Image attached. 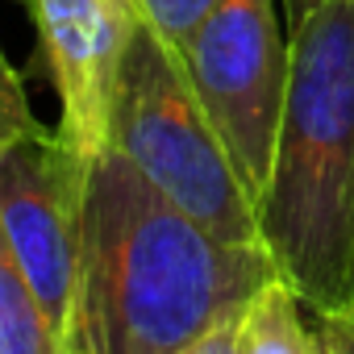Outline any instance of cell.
<instances>
[{
  "label": "cell",
  "mask_w": 354,
  "mask_h": 354,
  "mask_svg": "<svg viewBox=\"0 0 354 354\" xmlns=\"http://www.w3.org/2000/svg\"><path fill=\"white\" fill-rule=\"evenodd\" d=\"M304 313L283 275L267 279L242 313V354H325Z\"/></svg>",
  "instance_id": "7"
},
{
  "label": "cell",
  "mask_w": 354,
  "mask_h": 354,
  "mask_svg": "<svg viewBox=\"0 0 354 354\" xmlns=\"http://www.w3.org/2000/svg\"><path fill=\"white\" fill-rule=\"evenodd\" d=\"M0 354H63V342L42 313L0 221Z\"/></svg>",
  "instance_id": "8"
},
{
  "label": "cell",
  "mask_w": 354,
  "mask_h": 354,
  "mask_svg": "<svg viewBox=\"0 0 354 354\" xmlns=\"http://www.w3.org/2000/svg\"><path fill=\"white\" fill-rule=\"evenodd\" d=\"M88 158L59 133L34 125L0 150V221L9 246L50 317L63 354L80 292V225L88 192Z\"/></svg>",
  "instance_id": "5"
},
{
  "label": "cell",
  "mask_w": 354,
  "mask_h": 354,
  "mask_svg": "<svg viewBox=\"0 0 354 354\" xmlns=\"http://www.w3.org/2000/svg\"><path fill=\"white\" fill-rule=\"evenodd\" d=\"M180 354H242V317L225 321L217 329H209L205 337H196L192 346H184Z\"/></svg>",
  "instance_id": "12"
},
{
  "label": "cell",
  "mask_w": 354,
  "mask_h": 354,
  "mask_svg": "<svg viewBox=\"0 0 354 354\" xmlns=\"http://www.w3.org/2000/svg\"><path fill=\"white\" fill-rule=\"evenodd\" d=\"M109 146L192 221L225 242H263L259 209L234 167L225 138L205 113L180 55L142 17L125 50Z\"/></svg>",
  "instance_id": "3"
},
{
  "label": "cell",
  "mask_w": 354,
  "mask_h": 354,
  "mask_svg": "<svg viewBox=\"0 0 354 354\" xmlns=\"http://www.w3.org/2000/svg\"><path fill=\"white\" fill-rule=\"evenodd\" d=\"M138 9L171 50H180L201 26V17L213 9V0H138Z\"/></svg>",
  "instance_id": "9"
},
{
  "label": "cell",
  "mask_w": 354,
  "mask_h": 354,
  "mask_svg": "<svg viewBox=\"0 0 354 354\" xmlns=\"http://www.w3.org/2000/svg\"><path fill=\"white\" fill-rule=\"evenodd\" d=\"M292 71L259 201V238L308 313L350 296L354 246V0L288 30Z\"/></svg>",
  "instance_id": "2"
},
{
  "label": "cell",
  "mask_w": 354,
  "mask_h": 354,
  "mask_svg": "<svg viewBox=\"0 0 354 354\" xmlns=\"http://www.w3.org/2000/svg\"><path fill=\"white\" fill-rule=\"evenodd\" d=\"M30 13L59 92L55 133L92 162L109 146L117 75L142 9L138 0H30Z\"/></svg>",
  "instance_id": "6"
},
{
  "label": "cell",
  "mask_w": 354,
  "mask_h": 354,
  "mask_svg": "<svg viewBox=\"0 0 354 354\" xmlns=\"http://www.w3.org/2000/svg\"><path fill=\"white\" fill-rule=\"evenodd\" d=\"M317 5H321V0H283V17H288V30H292V26H300V21H304V17H308Z\"/></svg>",
  "instance_id": "13"
},
{
  "label": "cell",
  "mask_w": 354,
  "mask_h": 354,
  "mask_svg": "<svg viewBox=\"0 0 354 354\" xmlns=\"http://www.w3.org/2000/svg\"><path fill=\"white\" fill-rule=\"evenodd\" d=\"M38 121H34V109H30V96H26V84L17 75V67L9 63L5 46H0V150L9 142H17L21 133H30Z\"/></svg>",
  "instance_id": "10"
},
{
  "label": "cell",
  "mask_w": 354,
  "mask_h": 354,
  "mask_svg": "<svg viewBox=\"0 0 354 354\" xmlns=\"http://www.w3.org/2000/svg\"><path fill=\"white\" fill-rule=\"evenodd\" d=\"M313 317H317V337L325 354H354V296L329 308H317Z\"/></svg>",
  "instance_id": "11"
},
{
  "label": "cell",
  "mask_w": 354,
  "mask_h": 354,
  "mask_svg": "<svg viewBox=\"0 0 354 354\" xmlns=\"http://www.w3.org/2000/svg\"><path fill=\"white\" fill-rule=\"evenodd\" d=\"M175 55L259 209L271 180L292 71V46L279 30L275 0H213Z\"/></svg>",
  "instance_id": "4"
},
{
  "label": "cell",
  "mask_w": 354,
  "mask_h": 354,
  "mask_svg": "<svg viewBox=\"0 0 354 354\" xmlns=\"http://www.w3.org/2000/svg\"><path fill=\"white\" fill-rule=\"evenodd\" d=\"M263 242H225L113 146L88 167L67 354H180L275 279Z\"/></svg>",
  "instance_id": "1"
},
{
  "label": "cell",
  "mask_w": 354,
  "mask_h": 354,
  "mask_svg": "<svg viewBox=\"0 0 354 354\" xmlns=\"http://www.w3.org/2000/svg\"><path fill=\"white\" fill-rule=\"evenodd\" d=\"M350 296H354V246H350Z\"/></svg>",
  "instance_id": "14"
}]
</instances>
